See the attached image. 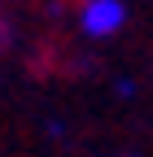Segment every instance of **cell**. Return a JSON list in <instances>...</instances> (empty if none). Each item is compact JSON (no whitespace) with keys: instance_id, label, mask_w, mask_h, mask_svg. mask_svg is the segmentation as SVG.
<instances>
[{"instance_id":"obj_1","label":"cell","mask_w":153,"mask_h":157,"mask_svg":"<svg viewBox=\"0 0 153 157\" xmlns=\"http://www.w3.org/2000/svg\"><path fill=\"white\" fill-rule=\"evenodd\" d=\"M123 5H118V0H88V5H83V31L88 35H114V31H118L123 26Z\"/></svg>"}]
</instances>
